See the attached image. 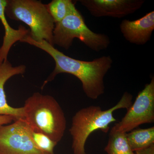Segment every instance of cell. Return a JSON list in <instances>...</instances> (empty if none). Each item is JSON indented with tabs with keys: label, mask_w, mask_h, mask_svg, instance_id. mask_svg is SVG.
<instances>
[{
	"label": "cell",
	"mask_w": 154,
	"mask_h": 154,
	"mask_svg": "<svg viewBox=\"0 0 154 154\" xmlns=\"http://www.w3.org/2000/svg\"><path fill=\"white\" fill-rule=\"evenodd\" d=\"M20 42L43 51L55 62V68L45 81L42 87L52 81L57 75L67 73L75 76L80 80L83 91L89 99L96 100L105 93L104 78L113 62L110 56H104L92 61L81 60L65 55L46 41H34L29 34Z\"/></svg>",
	"instance_id": "cell-1"
},
{
	"label": "cell",
	"mask_w": 154,
	"mask_h": 154,
	"mask_svg": "<svg viewBox=\"0 0 154 154\" xmlns=\"http://www.w3.org/2000/svg\"><path fill=\"white\" fill-rule=\"evenodd\" d=\"M126 136L133 151L139 150L154 144V127L135 128L127 133Z\"/></svg>",
	"instance_id": "cell-12"
},
{
	"label": "cell",
	"mask_w": 154,
	"mask_h": 154,
	"mask_svg": "<svg viewBox=\"0 0 154 154\" xmlns=\"http://www.w3.org/2000/svg\"><path fill=\"white\" fill-rule=\"evenodd\" d=\"M154 122V77L150 82L145 85L138 94L135 100L121 121L115 124L111 130L128 133L142 124Z\"/></svg>",
	"instance_id": "cell-7"
},
{
	"label": "cell",
	"mask_w": 154,
	"mask_h": 154,
	"mask_svg": "<svg viewBox=\"0 0 154 154\" xmlns=\"http://www.w3.org/2000/svg\"><path fill=\"white\" fill-rule=\"evenodd\" d=\"M45 5L55 24L64 19L75 7L71 0H53Z\"/></svg>",
	"instance_id": "cell-14"
},
{
	"label": "cell",
	"mask_w": 154,
	"mask_h": 154,
	"mask_svg": "<svg viewBox=\"0 0 154 154\" xmlns=\"http://www.w3.org/2000/svg\"><path fill=\"white\" fill-rule=\"evenodd\" d=\"M0 154H52L40 149L32 137V129L25 119L0 125Z\"/></svg>",
	"instance_id": "cell-6"
},
{
	"label": "cell",
	"mask_w": 154,
	"mask_h": 154,
	"mask_svg": "<svg viewBox=\"0 0 154 154\" xmlns=\"http://www.w3.org/2000/svg\"><path fill=\"white\" fill-rule=\"evenodd\" d=\"M16 120L14 116L9 115H0V125L11 124Z\"/></svg>",
	"instance_id": "cell-16"
},
{
	"label": "cell",
	"mask_w": 154,
	"mask_h": 154,
	"mask_svg": "<svg viewBox=\"0 0 154 154\" xmlns=\"http://www.w3.org/2000/svg\"><path fill=\"white\" fill-rule=\"evenodd\" d=\"M7 1V0H0V21L5 29L2 44L0 47V66L4 62L8 60L9 51L13 45L30 34V30L25 26L20 25L17 29L11 27L5 14Z\"/></svg>",
	"instance_id": "cell-11"
},
{
	"label": "cell",
	"mask_w": 154,
	"mask_h": 154,
	"mask_svg": "<svg viewBox=\"0 0 154 154\" xmlns=\"http://www.w3.org/2000/svg\"><path fill=\"white\" fill-rule=\"evenodd\" d=\"M119 28L127 41L136 45H144L149 41L154 30V11L134 21L124 19Z\"/></svg>",
	"instance_id": "cell-9"
},
{
	"label": "cell",
	"mask_w": 154,
	"mask_h": 154,
	"mask_svg": "<svg viewBox=\"0 0 154 154\" xmlns=\"http://www.w3.org/2000/svg\"><path fill=\"white\" fill-rule=\"evenodd\" d=\"M92 16L121 18L140 9L144 0H80Z\"/></svg>",
	"instance_id": "cell-8"
},
{
	"label": "cell",
	"mask_w": 154,
	"mask_h": 154,
	"mask_svg": "<svg viewBox=\"0 0 154 154\" xmlns=\"http://www.w3.org/2000/svg\"><path fill=\"white\" fill-rule=\"evenodd\" d=\"M6 17L21 21L30 28V35L36 42L45 41L54 46L53 31L55 23L46 5L36 0H7Z\"/></svg>",
	"instance_id": "cell-4"
},
{
	"label": "cell",
	"mask_w": 154,
	"mask_h": 154,
	"mask_svg": "<svg viewBox=\"0 0 154 154\" xmlns=\"http://www.w3.org/2000/svg\"><path fill=\"white\" fill-rule=\"evenodd\" d=\"M23 107L24 119L33 131L45 134L57 144L62 139L66 119L53 96L36 92L26 99Z\"/></svg>",
	"instance_id": "cell-2"
},
{
	"label": "cell",
	"mask_w": 154,
	"mask_h": 154,
	"mask_svg": "<svg viewBox=\"0 0 154 154\" xmlns=\"http://www.w3.org/2000/svg\"><path fill=\"white\" fill-rule=\"evenodd\" d=\"M24 65L14 66L8 60L0 66V115H9L15 119L24 118L23 107H14L8 104L6 99L5 85L7 81L14 76L22 75L26 71Z\"/></svg>",
	"instance_id": "cell-10"
},
{
	"label": "cell",
	"mask_w": 154,
	"mask_h": 154,
	"mask_svg": "<svg viewBox=\"0 0 154 154\" xmlns=\"http://www.w3.org/2000/svg\"><path fill=\"white\" fill-rule=\"evenodd\" d=\"M75 38L96 52L107 49L110 42L107 35L95 33L88 28L82 15L75 7L64 19L55 23L54 45L68 50Z\"/></svg>",
	"instance_id": "cell-5"
},
{
	"label": "cell",
	"mask_w": 154,
	"mask_h": 154,
	"mask_svg": "<svg viewBox=\"0 0 154 154\" xmlns=\"http://www.w3.org/2000/svg\"><path fill=\"white\" fill-rule=\"evenodd\" d=\"M135 154H154V144L134 152Z\"/></svg>",
	"instance_id": "cell-17"
},
{
	"label": "cell",
	"mask_w": 154,
	"mask_h": 154,
	"mask_svg": "<svg viewBox=\"0 0 154 154\" xmlns=\"http://www.w3.org/2000/svg\"><path fill=\"white\" fill-rule=\"evenodd\" d=\"M126 134L110 130L105 151L108 154H135L130 146Z\"/></svg>",
	"instance_id": "cell-13"
},
{
	"label": "cell",
	"mask_w": 154,
	"mask_h": 154,
	"mask_svg": "<svg viewBox=\"0 0 154 154\" xmlns=\"http://www.w3.org/2000/svg\"><path fill=\"white\" fill-rule=\"evenodd\" d=\"M132 94L125 92L118 103L108 110H103L99 106L92 105L77 111L72 119L69 129L74 154H87L85 146L89 136L99 130L108 132L109 125L116 121L113 112L118 109L128 110L132 105Z\"/></svg>",
	"instance_id": "cell-3"
},
{
	"label": "cell",
	"mask_w": 154,
	"mask_h": 154,
	"mask_svg": "<svg viewBox=\"0 0 154 154\" xmlns=\"http://www.w3.org/2000/svg\"><path fill=\"white\" fill-rule=\"evenodd\" d=\"M32 137L38 148L48 153L54 154V149L57 144L47 136L41 133L35 132L32 130Z\"/></svg>",
	"instance_id": "cell-15"
}]
</instances>
